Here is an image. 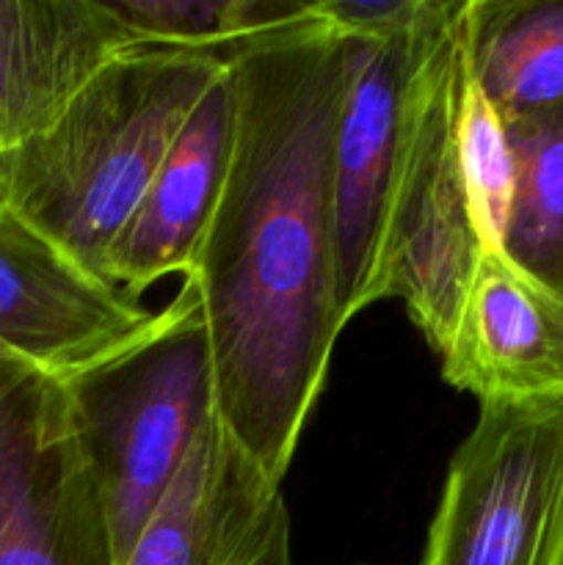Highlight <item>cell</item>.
I'll return each instance as SVG.
<instances>
[{"instance_id":"obj_1","label":"cell","mask_w":563,"mask_h":565,"mask_svg":"<svg viewBox=\"0 0 563 565\" xmlns=\"http://www.w3.org/2000/svg\"><path fill=\"white\" fill-rule=\"evenodd\" d=\"M230 75V169L188 276L208 318L221 425L282 483L342 331L334 138L351 44L312 11L232 50Z\"/></svg>"},{"instance_id":"obj_2","label":"cell","mask_w":563,"mask_h":565,"mask_svg":"<svg viewBox=\"0 0 563 565\" xmlns=\"http://www.w3.org/2000/svg\"><path fill=\"white\" fill-rule=\"evenodd\" d=\"M230 66L204 50L132 47L36 136L0 149V204L103 276L188 116Z\"/></svg>"},{"instance_id":"obj_3","label":"cell","mask_w":563,"mask_h":565,"mask_svg":"<svg viewBox=\"0 0 563 565\" xmlns=\"http://www.w3.org/2000/svg\"><path fill=\"white\" fill-rule=\"evenodd\" d=\"M64 386L108 508L116 563L125 565L202 428L219 414L208 318L191 276H182L147 337Z\"/></svg>"},{"instance_id":"obj_4","label":"cell","mask_w":563,"mask_h":565,"mask_svg":"<svg viewBox=\"0 0 563 565\" xmlns=\"http://www.w3.org/2000/svg\"><path fill=\"white\" fill-rule=\"evenodd\" d=\"M464 6L434 33L414 81L412 116L384 246V298H401L436 353L456 329L484 254L458 152V108L467 77Z\"/></svg>"},{"instance_id":"obj_5","label":"cell","mask_w":563,"mask_h":565,"mask_svg":"<svg viewBox=\"0 0 563 565\" xmlns=\"http://www.w3.org/2000/svg\"><path fill=\"white\" fill-rule=\"evenodd\" d=\"M419 565H563V401H486Z\"/></svg>"},{"instance_id":"obj_6","label":"cell","mask_w":563,"mask_h":565,"mask_svg":"<svg viewBox=\"0 0 563 565\" xmlns=\"http://www.w3.org/2000/svg\"><path fill=\"white\" fill-rule=\"evenodd\" d=\"M0 565H119L64 381L0 351Z\"/></svg>"},{"instance_id":"obj_7","label":"cell","mask_w":563,"mask_h":565,"mask_svg":"<svg viewBox=\"0 0 563 565\" xmlns=\"http://www.w3.org/2000/svg\"><path fill=\"white\" fill-rule=\"evenodd\" d=\"M456 0H436L428 20L395 39H348L351 75L334 138L337 318L346 329L384 301V246L412 116L414 81Z\"/></svg>"},{"instance_id":"obj_8","label":"cell","mask_w":563,"mask_h":565,"mask_svg":"<svg viewBox=\"0 0 563 565\" xmlns=\"http://www.w3.org/2000/svg\"><path fill=\"white\" fill-rule=\"evenodd\" d=\"M158 312L0 204V351L66 381L147 337Z\"/></svg>"},{"instance_id":"obj_9","label":"cell","mask_w":563,"mask_h":565,"mask_svg":"<svg viewBox=\"0 0 563 565\" xmlns=\"http://www.w3.org/2000/svg\"><path fill=\"white\" fill-rule=\"evenodd\" d=\"M125 565H293L282 483L241 450L219 414L202 428Z\"/></svg>"},{"instance_id":"obj_10","label":"cell","mask_w":563,"mask_h":565,"mask_svg":"<svg viewBox=\"0 0 563 565\" xmlns=\"http://www.w3.org/2000/svg\"><path fill=\"white\" fill-rule=\"evenodd\" d=\"M442 356L453 390L486 401H563V296L484 248Z\"/></svg>"},{"instance_id":"obj_11","label":"cell","mask_w":563,"mask_h":565,"mask_svg":"<svg viewBox=\"0 0 563 565\" xmlns=\"http://www.w3.org/2000/svg\"><path fill=\"white\" fill-rule=\"evenodd\" d=\"M235 136V88L230 66L208 88L141 204L103 259V276L141 298L166 276H188L219 204Z\"/></svg>"},{"instance_id":"obj_12","label":"cell","mask_w":563,"mask_h":565,"mask_svg":"<svg viewBox=\"0 0 563 565\" xmlns=\"http://www.w3.org/2000/svg\"><path fill=\"white\" fill-rule=\"evenodd\" d=\"M132 47L105 0H0V149L53 125Z\"/></svg>"},{"instance_id":"obj_13","label":"cell","mask_w":563,"mask_h":565,"mask_svg":"<svg viewBox=\"0 0 563 565\" xmlns=\"http://www.w3.org/2000/svg\"><path fill=\"white\" fill-rule=\"evenodd\" d=\"M469 75L502 121L563 105V0H467Z\"/></svg>"},{"instance_id":"obj_14","label":"cell","mask_w":563,"mask_h":565,"mask_svg":"<svg viewBox=\"0 0 563 565\" xmlns=\"http://www.w3.org/2000/svg\"><path fill=\"white\" fill-rule=\"evenodd\" d=\"M513 193L500 252L563 296V105L506 121Z\"/></svg>"},{"instance_id":"obj_15","label":"cell","mask_w":563,"mask_h":565,"mask_svg":"<svg viewBox=\"0 0 563 565\" xmlns=\"http://www.w3.org/2000/svg\"><path fill=\"white\" fill-rule=\"evenodd\" d=\"M138 47L230 55L241 44L312 17L304 0H105Z\"/></svg>"},{"instance_id":"obj_16","label":"cell","mask_w":563,"mask_h":565,"mask_svg":"<svg viewBox=\"0 0 563 565\" xmlns=\"http://www.w3.org/2000/svg\"><path fill=\"white\" fill-rule=\"evenodd\" d=\"M458 152L484 246L500 248L513 193L511 138L506 121L469 75V64L458 108Z\"/></svg>"},{"instance_id":"obj_17","label":"cell","mask_w":563,"mask_h":565,"mask_svg":"<svg viewBox=\"0 0 563 565\" xmlns=\"http://www.w3.org/2000/svg\"><path fill=\"white\" fill-rule=\"evenodd\" d=\"M436 0H315V17L346 39H395L428 20Z\"/></svg>"}]
</instances>
